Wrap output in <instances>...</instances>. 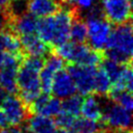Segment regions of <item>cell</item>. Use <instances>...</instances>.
Wrapping results in <instances>:
<instances>
[{
	"label": "cell",
	"instance_id": "28",
	"mask_svg": "<svg viewBox=\"0 0 133 133\" xmlns=\"http://www.w3.org/2000/svg\"><path fill=\"white\" fill-rule=\"evenodd\" d=\"M99 133H131V131L130 130H112V129H109L108 131H102Z\"/></svg>",
	"mask_w": 133,
	"mask_h": 133
},
{
	"label": "cell",
	"instance_id": "11",
	"mask_svg": "<svg viewBox=\"0 0 133 133\" xmlns=\"http://www.w3.org/2000/svg\"><path fill=\"white\" fill-rule=\"evenodd\" d=\"M37 21H38L37 17L26 10L20 15L8 17V22L6 27L11 29L19 36L25 34H32V33H36Z\"/></svg>",
	"mask_w": 133,
	"mask_h": 133
},
{
	"label": "cell",
	"instance_id": "27",
	"mask_svg": "<svg viewBox=\"0 0 133 133\" xmlns=\"http://www.w3.org/2000/svg\"><path fill=\"white\" fill-rule=\"evenodd\" d=\"M8 126H9V124H8L7 117H6L5 113H4V111L2 110V108L0 107V130L6 128Z\"/></svg>",
	"mask_w": 133,
	"mask_h": 133
},
{
	"label": "cell",
	"instance_id": "19",
	"mask_svg": "<svg viewBox=\"0 0 133 133\" xmlns=\"http://www.w3.org/2000/svg\"><path fill=\"white\" fill-rule=\"evenodd\" d=\"M19 66L0 68V87H2L8 94H16L18 91L17 74Z\"/></svg>",
	"mask_w": 133,
	"mask_h": 133
},
{
	"label": "cell",
	"instance_id": "26",
	"mask_svg": "<svg viewBox=\"0 0 133 133\" xmlns=\"http://www.w3.org/2000/svg\"><path fill=\"white\" fill-rule=\"evenodd\" d=\"M8 22V15L5 9H0V30L7 26Z\"/></svg>",
	"mask_w": 133,
	"mask_h": 133
},
{
	"label": "cell",
	"instance_id": "14",
	"mask_svg": "<svg viewBox=\"0 0 133 133\" xmlns=\"http://www.w3.org/2000/svg\"><path fill=\"white\" fill-rule=\"evenodd\" d=\"M103 108H104V101L100 99L99 95H86L85 98L82 100L80 114L83 117L88 118L90 121L100 122L103 115Z\"/></svg>",
	"mask_w": 133,
	"mask_h": 133
},
{
	"label": "cell",
	"instance_id": "23",
	"mask_svg": "<svg viewBox=\"0 0 133 133\" xmlns=\"http://www.w3.org/2000/svg\"><path fill=\"white\" fill-rule=\"evenodd\" d=\"M82 100H83L82 95H77V94H74L71 97L63 99L61 101V111L74 116L79 115Z\"/></svg>",
	"mask_w": 133,
	"mask_h": 133
},
{
	"label": "cell",
	"instance_id": "4",
	"mask_svg": "<svg viewBox=\"0 0 133 133\" xmlns=\"http://www.w3.org/2000/svg\"><path fill=\"white\" fill-rule=\"evenodd\" d=\"M83 19L87 28L88 45L97 51H104L112 30L111 23L104 18L99 6L92 7L84 15Z\"/></svg>",
	"mask_w": 133,
	"mask_h": 133
},
{
	"label": "cell",
	"instance_id": "8",
	"mask_svg": "<svg viewBox=\"0 0 133 133\" xmlns=\"http://www.w3.org/2000/svg\"><path fill=\"white\" fill-rule=\"evenodd\" d=\"M97 69V66L74 63H72L68 68V72L72 76L77 91H79L80 95L86 96L89 94H94Z\"/></svg>",
	"mask_w": 133,
	"mask_h": 133
},
{
	"label": "cell",
	"instance_id": "2",
	"mask_svg": "<svg viewBox=\"0 0 133 133\" xmlns=\"http://www.w3.org/2000/svg\"><path fill=\"white\" fill-rule=\"evenodd\" d=\"M44 57L29 55L23 58L17 74V87L21 100L30 105L42 92L39 72L44 65Z\"/></svg>",
	"mask_w": 133,
	"mask_h": 133
},
{
	"label": "cell",
	"instance_id": "20",
	"mask_svg": "<svg viewBox=\"0 0 133 133\" xmlns=\"http://www.w3.org/2000/svg\"><path fill=\"white\" fill-rule=\"evenodd\" d=\"M86 38H87V28L85 21L83 18L79 16L78 12H76L71 24L69 39L75 43H85Z\"/></svg>",
	"mask_w": 133,
	"mask_h": 133
},
{
	"label": "cell",
	"instance_id": "5",
	"mask_svg": "<svg viewBox=\"0 0 133 133\" xmlns=\"http://www.w3.org/2000/svg\"><path fill=\"white\" fill-rule=\"evenodd\" d=\"M56 54L64 61L90 66H98L103 59L100 51L92 49L89 45L69 41L56 47Z\"/></svg>",
	"mask_w": 133,
	"mask_h": 133
},
{
	"label": "cell",
	"instance_id": "25",
	"mask_svg": "<svg viewBox=\"0 0 133 133\" xmlns=\"http://www.w3.org/2000/svg\"><path fill=\"white\" fill-rule=\"evenodd\" d=\"M0 133H26V131L19 126H8L4 129H1Z\"/></svg>",
	"mask_w": 133,
	"mask_h": 133
},
{
	"label": "cell",
	"instance_id": "29",
	"mask_svg": "<svg viewBox=\"0 0 133 133\" xmlns=\"http://www.w3.org/2000/svg\"><path fill=\"white\" fill-rule=\"evenodd\" d=\"M11 0H0V9H5L9 3H10Z\"/></svg>",
	"mask_w": 133,
	"mask_h": 133
},
{
	"label": "cell",
	"instance_id": "21",
	"mask_svg": "<svg viewBox=\"0 0 133 133\" xmlns=\"http://www.w3.org/2000/svg\"><path fill=\"white\" fill-rule=\"evenodd\" d=\"M132 83H133V73L131 63L124 64L119 75L114 80L111 85V89H128L132 91Z\"/></svg>",
	"mask_w": 133,
	"mask_h": 133
},
{
	"label": "cell",
	"instance_id": "30",
	"mask_svg": "<svg viewBox=\"0 0 133 133\" xmlns=\"http://www.w3.org/2000/svg\"><path fill=\"white\" fill-rule=\"evenodd\" d=\"M53 133H69L66 130H64V129H62V128H56L54 131H53Z\"/></svg>",
	"mask_w": 133,
	"mask_h": 133
},
{
	"label": "cell",
	"instance_id": "17",
	"mask_svg": "<svg viewBox=\"0 0 133 133\" xmlns=\"http://www.w3.org/2000/svg\"><path fill=\"white\" fill-rule=\"evenodd\" d=\"M56 128L53 117L34 113L28 121L26 131L28 133H53Z\"/></svg>",
	"mask_w": 133,
	"mask_h": 133
},
{
	"label": "cell",
	"instance_id": "3",
	"mask_svg": "<svg viewBox=\"0 0 133 133\" xmlns=\"http://www.w3.org/2000/svg\"><path fill=\"white\" fill-rule=\"evenodd\" d=\"M133 37L131 21L115 25V28L111 30L104 49L106 57L123 64L131 63Z\"/></svg>",
	"mask_w": 133,
	"mask_h": 133
},
{
	"label": "cell",
	"instance_id": "7",
	"mask_svg": "<svg viewBox=\"0 0 133 133\" xmlns=\"http://www.w3.org/2000/svg\"><path fill=\"white\" fill-rule=\"evenodd\" d=\"M104 18L113 25L131 21V0H99Z\"/></svg>",
	"mask_w": 133,
	"mask_h": 133
},
{
	"label": "cell",
	"instance_id": "31",
	"mask_svg": "<svg viewBox=\"0 0 133 133\" xmlns=\"http://www.w3.org/2000/svg\"><path fill=\"white\" fill-rule=\"evenodd\" d=\"M60 1H61V0H60ZM61 3H62V2H61Z\"/></svg>",
	"mask_w": 133,
	"mask_h": 133
},
{
	"label": "cell",
	"instance_id": "6",
	"mask_svg": "<svg viewBox=\"0 0 133 133\" xmlns=\"http://www.w3.org/2000/svg\"><path fill=\"white\" fill-rule=\"evenodd\" d=\"M103 125L112 130H130L132 124V113L113 101H104L103 115L101 118Z\"/></svg>",
	"mask_w": 133,
	"mask_h": 133
},
{
	"label": "cell",
	"instance_id": "15",
	"mask_svg": "<svg viewBox=\"0 0 133 133\" xmlns=\"http://www.w3.org/2000/svg\"><path fill=\"white\" fill-rule=\"evenodd\" d=\"M19 38L22 50L28 55L44 57L49 53L50 47L37 35V33L20 35Z\"/></svg>",
	"mask_w": 133,
	"mask_h": 133
},
{
	"label": "cell",
	"instance_id": "18",
	"mask_svg": "<svg viewBox=\"0 0 133 133\" xmlns=\"http://www.w3.org/2000/svg\"><path fill=\"white\" fill-rule=\"evenodd\" d=\"M0 52L23 54L19 35L8 27L0 30Z\"/></svg>",
	"mask_w": 133,
	"mask_h": 133
},
{
	"label": "cell",
	"instance_id": "24",
	"mask_svg": "<svg viewBox=\"0 0 133 133\" xmlns=\"http://www.w3.org/2000/svg\"><path fill=\"white\" fill-rule=\"evenodd\" d=\"M111 80L107 74L102 70V68L97 69L96 80H95V91L99 96H106L111 89Z\"/></svg>",
	"mask_w": 133,
	"mask_h": 133
},
{
	"label": "cell",
	"instance_id": "1",
	"mask_svg": "<svg viewBox=\"0 0 133 133\" xmlns=\"http://www.w3.org/2000/svg\"><path fill=\"white\" fill-rule=\"evenodd\" d=\"M77 10L65 4L54 14L39 18L37 21V35L49 46L58 47L70 38V28Z\"/></svg>",
	"mask_w": 133,
	"mask_h": 133
},
{
	"label": "cell",
	"instance_id": "9",
	"mask_svg": "<svg viewBox=\"0 0 133 133\" xmlns=\"http://www.w3.org/2000/svg\"><path fill=\"white\" fill-rule=\"evenodd\" d=\"M9 126H21L27 118L26 104L15 94H7L0 103Z\"/></svg>",
	"mask_w": 133,
	"mask_h": 133
},
{
	"label": "cell",
	"instance_id": "12",
	"mask_svg": "<svg viewBox=\"0 0 133 133\" xmlns=\"http://www.w3.org/2000/svg\"><path fill=\"white\" fill-rule=\"evenodd\" d=\"M29 106L34 113L55 117L61 111V100L56 97H50V94L41 92Z\"/></svg>",
	"mask_w": 133,
	"mask_h": 133
},
{
	"label": "cell",
	"instance_id": "10",
	"mask_svg": "<svg viewBox=\"0 0 133 133\" xmlns=\"http://www.w3.org/2000/svg\"><path fill=\"white\" fill-rule=\"evenodd\" d=\"M64 66V60L57 54L49 55L44 61V65L39 72V82L42 92L50 94L53 78L55 74L62 70Z\"/></svg>",
	"mask_w": 133,
	"mask_h": 133
},
{
	"label": "cell",
	"instance_id": "13",
	"mask_svg": "<svg viewBox=\"0 0 133 133\" xmlns=\"http://www.w3.org/2000/svg\"><path fill=\"white\" fill-rule=\"evenodd\" d=\"M76 92H77V88L68 70L62 69L58 71L53 78L50 94H53L54 97L60 100H63Z\"/></svg>",
	"mask_w": 133,
	"mask_h": 133
},
{
	"label": "cell",
	"instance_id": "22",
	"mask_svg": "<svg viewBox=\"0 0 133 133\" xmlns=\"http://www.w3.org/2000/svg\"><path fill=\"white\" fill-rule=\"evenodd\" d=\"M111 101L121 105L122 107L131 110L133 108V98L132 91L128 89H110L109 91Z\"/></svg>",
	"mask_w": 133,
	"mask_h": 133
},
{
	"label": "cell",
	"instance_id": "16",
	"mask_svg": "<svg viewBox=\"0 0 133 133\" xmlns=\"http://www.w3.org/2000/svg\"><path fill=\"white\" fill-rule=\"evenodd\" d=\"M26 4L27 10L37 18L50 16L62 6L60 0H26Z\"/></svg>",
	"mask_w": 133,
	"mask_h": 133
}]
</instances>
